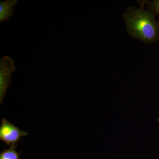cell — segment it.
<instances>
[{"instance_id": "277c9868", "label": "cell", "mask_w": 159, "mask_h": 159, "mask_svg": "<svg viewBox=\"0 0 159 159\" xmlns=\"http://www.w3.org/2000/svg\"><path fill=\"white\" fill-rule=\"evenodd\" d=\"M18 0H7L0 2V22L7 21L12 17Z\"/></svg>"}, {"instance_id": "52a82bcc", "label": "cell", "mask_w": 159, "mask_h": 159, "mask_svg": "<svg viewBox=\"0 0 159 159\" xmlns=\"http://www.w3.org/2000/svg\"><path fill=\"white\" fill-rule=\"evenodd\" d=\"M157 122H159V118H158V119H157Z\"/></svg>"}, {"instance_id": "8992f818", "label": "cell", "mask_w": 159, "mask_h": 159, "mask_svg": "<svg viewBox=\"0 0 159 159\" xmlns=\"http://www.w3.org/2000/svg\"><path fill=\"white\" fill-rule=\"evenodd\" d=\"M151 8L159 15V0L154 1L151 4Z\"/></svg>"}, {"instance_id": "3957f363", "label": "cell", "mask_w": 159, "mask_h": 159, "mask_svg": "<svg viewBox=\"0 0 159 159\" xmlns=\"http://www.w3.org/2000/svg\"><path fill=\"white\" fill-rule=\"evenodd\" d=\"M28 135V133L21 130L6 119L2 120L0 126V140L7 145L19 142L22 137Z\"/></svg>"}, {"instance_id": "6da1fadb", "label": "cell", "mask_w": 159, "mask_h": 159, "mask_svg": "<svg viewBox=\"0 0 159 159\" xmlns=\"http://www.w3.org/2000/svg\"><path fill=\"white\" fill-rule=\"evenodd\" d=\"M129 34L145 43L155 41L159 36V25L151 11L129 8L123 15Z\"/></svg>"}, {"instance_id": "5b68a950", "label": "cell", "mask_w": 159, "mask_h": 159, "mask_svg": "<svg viewBox=\"0 0 159 159\" xmlns=\"http://www.w3.org/2000/svg\"><path fill=\"white\" fill-rule=\"evenodd\" d=\"M17 144H13L8 149H4L0 154V159H19L22 152L16 151Z\"/></svg>"}, {"instance_id": "7a4b0ae2", "label": "cell", "mask_w": 159, "mask_h": 159, "mask_svg": "<svg viewBox=\"0 0 159 159\" xmlns=\"http://www.w3.org/2000/svg\"><path fill=\"white\" fill-rule=\"evenodd\" d=\"M14 62L11 57L5 56L0 60V102L2 104L7 89L11 84V75L15 71Z\"/></svg>"}]
</instances>
